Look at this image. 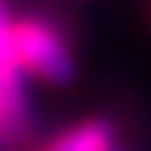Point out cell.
Segmentation results:
<instances>
[{
    "mask_svg": "<svg viewBox=\"0 0 151 151\" xmlns=\"http://www.w3.org/2000/svg\"><path fill=\"white\" fill-rule=\"evenodd\" d=\"M14 54H17L20 70L37 74L44 81L64 84L74 74V60L67 54V44L57 37V30L50 24L37 20V17L14 20Z\"/></svg>",
    "mask_w": 151,
    "mask_h": 151,
    "instance_id": "obj_1",
    "label": "cell"
},
{
    "mask_svg": "<svg viewBox=\"0 0 151 151\" xmlns=\"http://www.w3.org/2000/svg\"><path fill=\"white\" fill-rule=\"evenodd\" d=\"M20 64L14 54V17L0 0V141H14L27 128V104L20 87Z\"/></svg>",
    "mask_w": 151,
    "mask_h": 151,
    "instance_id": "obj_2",
    "label": "cell"
},
{
    "mask_svg": "<svg viewBox=\"0 0 151 151\" xmlns=\"http://www.w3.org/2000/svg\"><path fill=\"white\" fill-rule=\"evenodd\" d=\"M114 148V128L104 118H87L74 128H67L64 134L50 138L40 151H108Z\"/></svg>",
    "mask_w": 151,
    "mask_h": 151,
    "instance_id": "obj_3",
    "label": "cell"
},
{
    "mask_svg": "<svg viewBox=\"0 0 151 151\" xmlns=\"http://www.w3.org/2000/svg\"><path fill=\"white\" fill-rule=\"evenodd\" d=\"M108 151H118V145H114V148H108Z\"/></svg>",
    "mask_w": 151,
    "mask_h": 151,
    "instance_id": "obj_4",
    "label": "cell"
}]
</instances>
